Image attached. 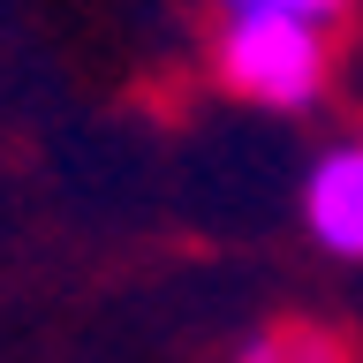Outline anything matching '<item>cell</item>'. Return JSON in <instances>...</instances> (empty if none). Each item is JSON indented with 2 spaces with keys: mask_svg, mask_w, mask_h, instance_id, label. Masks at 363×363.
Here are the masks:
<instances>
[{
  "mask_svg": "<svg viewBox=\"0 0 363 363\" xmlns=\"http://www.w3.org/2000/svg\"><path fill=\"white\" fill-rule=\"evenodd\" d=\"M212 76H220L235 99L272 113H303L325 99V76H333V53H325V30L295 16H227L220 38H212Z\"/></svg>",
  "mask_w": 363,
  "mask_h": 363,
  "instance_id": "obj_1",
  "label": "cell"
},
{
  "mask_svg": "<svg viewBox=\"0 0 363 363\" xmlns=\"http://www.w3.org/2000/svg\"><path fill=\"white\" fill-rule=\"evenodd\" d=\"M303 227L318 250L363 257V144H333L303 174Z\"/></svg>",
  "mask_w": 363,
  "mask_h": 363,
  "instance_id": "obj_2",
  "label": "cell"
},
{
  "mask_svg": "<svg viewBox=\"0 0 363 363\" xmlns=\"http://www.w3.org/2000/svg\"><path fill=\"white\" fill-rule=\"evenodd\" d=\"M235 363H356V348L325 318H272V325L242 333Z\"/></svg>",
  "mask_w": 363,
  "mask_h": 363,
  "instance_id": "obj_3",
  "label": "cell"
},
{
  "mask_svg": "<svg viewBox=\"0 0 363 363\" xmlns=\"http://www.w3.org/2000/svg\"><path fill=\"white\" fill-rule=\"evenodd\" d=\"M340 8H348V0H227V16H295V23H318V30H325Z\"/></svg>",
  "mask_w": 363,
  "mask_h": 363,
  "instance_id": "obj_4",
  "label": "cell"
}]
</instances>
